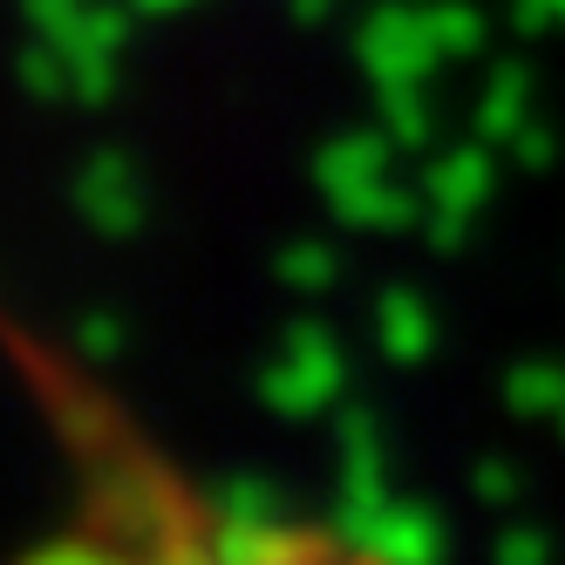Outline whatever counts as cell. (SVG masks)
<instances>
[{
    "label": "cell",
    "mask_w": 565,
    "mask_h": 565,
    "mask_svg": "<svg viewBox=\"0 0 565 565\" xmlns=\"http://www.w3.org/2000/svg\"><path fill=\"white\" fill-rule=\"evenodd\" d=\"M14 361L68 483L14 565H388L334 524L212 498L68 348L14 328Z\"/></svg>",
    "instance_id": "cell-1"
}]
</instances>
